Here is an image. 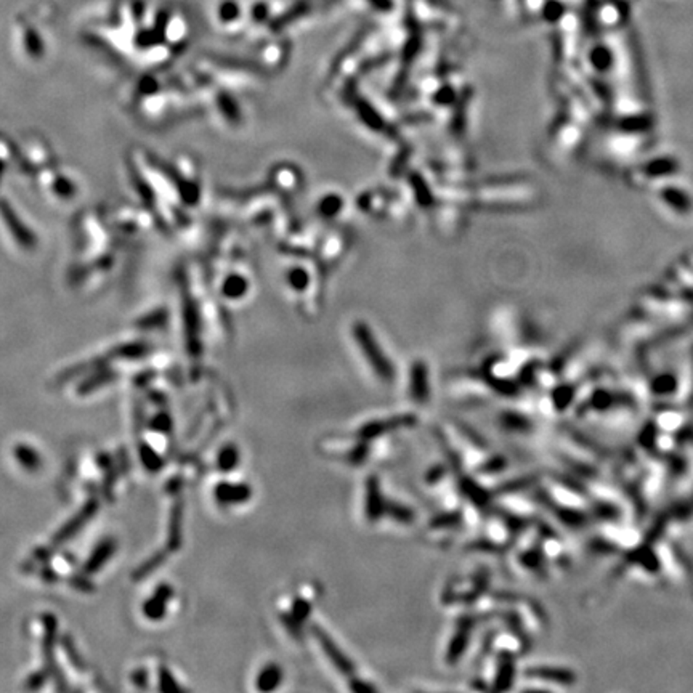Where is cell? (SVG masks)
Wrapping results in <instances>:
<instances>
[{
	"mask_svg": "<svg viewBox=\"0 0 693 693\" xmlns=\"http://www.w3.org/2000/svg\"><path fill=\"white\" fill-rule=\"evenodd\" d=\"M353 337H355L358 347L361 348L363 355H365L366 361L370 363V366L374 370L376 374L382 381H392L393 376H395V370H393V365L385 353L382 352L379 342L376 341L371 329L366 324L356 323L353 326Z\"/></svg>",
	"mask_w": 693,
	"mask_h": 693,
	"instance_id": "1",
	"label": "cell"
},
{
	"mask_svg": "<svg viewBox=\"0 0 693 693\" xmlns=\"http://www.w3.org/2000/svg\"><path fill=\"white\" fill-rule=\"evenodd\" d=\"M313 636L318 641L319 647L323 648V652L326 653L328 660L332 663L334 667H336L337 671H341L342 674L352 676L353 671H355V667H353V663L350 660H348V658L345 655H343V652L341 650V648L337 647V643L334 642L332 639L329 637L328 634L324 632L321 627H313Z\"/></svg>",
	"mask_w": 693,
	"mask_h": 693,
	"instance_id": "2",
	"label": "cell"
},
{
	"mask_svg": "<svg viewBox=\"0 0 693 693\" xmlns=\"http://www.w3.org/2000/svg\"><path fill=\"white\" fill-rule=\"evenodd\" d=\"M410 392L412 395V400L417 403H425L429 400L430 385H429V371H427L425 363L417 361L412 365L410 374Z\"/></svg>",
	"mask_w": 693,
	"mask_h": 693,
	"instance_id": "3",
	"label": "cell"
},
{
	"mask_svg": "<svg viewBox=\"0 0 693 693\" xmlns=\"http://www.w3.org/2000/svg\"><path fill=\"white\" fill-rule=\"evenodd\" d=\"M414 424V417L412 416H398V417H390V419H382L377 422H371V424L365 425L361 429L363 439H376L384 434V432H390L395 429H401V427H408Z\"/></svg>",
	"mask_w": 693,
	"mask_h": 693,
	"instance_id": "4",
	"label": "cell"
},
{
	"mask_svg": "<svg viewBox=\"0 0 693 693\" xmlns=\"http://www.w3.org/2000/svg\"><path fill=\"white\" fill-rule=\"evenodd\" d=\"M385 505L387 504L384 498H382L379 481L372 476V479L368 480L366 485V517L371 522L379 520L385 514Z\"/></svg>",
	"mask_w": 693,
	"mask_h": 693,
	"instance_id": "5",
	"label": "cell"
},
{
	"mask_svg": "<svg viewBox=\"0 0 693 693\" xmlns=\"http://www.w3.org/2000/svg\"><path fill=\"white\" fill-rule=\"evenodd\" d=\"M215 494L223 504H243L250 499L252 490L245 483H220L215 490Z\"/></svg>",
	"mask_w": 693,
	"mask_h": 693,
	"instance_id": "6",
	"label": "cell"
},
{
	"mask_svg": "<svg viewBox=\"0 0 693 693\" xmlns=\"http://www.w3.org/2000/svg\"><path fill=\"white\" fill-rule=\"evenodd\" d=\"M283 682V670L277 663H270L263 666V670L259 672L257 679H255V687L260 692H273L277 690Z\"/></svg>",
	"mask_w": 693,
	"mask_h": 693,
	"instance_id": "7",
	"label": "cell"
},
{
	"mask_svg": "<svg viewBox=\"0 0 693 693\" xmlns=\"http://www.w3.org/2000/svg\"><path fill=\"white\" fill-rule=\"evenodd\" d=\"M239 464V451L234 445H227L223 446L222 451H220L217 456V465L220 470L230 472L234 470Z\"/></svg>",
	"mask_w": 693,
	"mask_h": 693,
	"instance_id": "8",
	"label": "cell"
},
{
	"mask_svg": "<svg viewBox=\"0 0 693 693\" xmlns=\"http://www.w3.org/2000/svg\"><path fill=\"white\" fill-rule=\"evenodd\" d=\"M467 641H469V637H467V631H465V627H462L458 631V634L453 637V641H451L450 643V647H448V652H446V658H448V661H456L458 658L461 656V653L465 650V647H467Z\"/></svg>",
	"mask_w": 693,
	"mask_h": 693,
	"instance_id": "9",
	"label": "cell"
},
{
	"mask_svg": "<svg viewBox=\"0 0 693 693\" xmlns=\"http://www.w3.org/2000/svg\"><path fill=\"white\" fill-rule=\"evenodd\" d=\"M245 288H248V281L239 277H231L227 281V294L228 297H241V294L245 292Z\"/></svg>",
	"mask_w": 693,
	"mask_h": 693,
	"instance_id": "10",
	"label": "cell"
},
{
	"mask_svg": "<svg viewBox=\"0 0 693 693\" xmlns=\"http://www.w3.org/2000/svg\"><path fill=\"white\" fill-rule=\"evenodd\" d=\"M310 613V605L305 601H297L296 605H294V621H302Z\"/></svg>",
	"mask_w": 693,
	"mask_h": 693,
	"instance_id": "11",
	"label": "cell"
},
{
	"mask_svg": "<svg viewBox=\"0 0 693 693\" xmlns=\"http://www.w3.org/2000/svg\"><path fill=\"white\" fill-rule=\"evenodd\" d=\"M339 209H341V201H339L336 196H334V198H328L321 205V212L326 215L336 214Z\"/></svg>",
	"mask_w": 693,
	"mask_h": 693,
	"instance_id": "12",
	"label": "cell"
}]
</instances>
